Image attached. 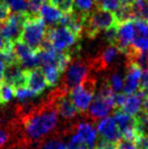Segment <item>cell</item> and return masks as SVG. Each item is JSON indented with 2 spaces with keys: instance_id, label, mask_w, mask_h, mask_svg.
I'll list each match as a JSON object with an SVG mask.
<instances>
[{
  "instance_id": "9c48e42d",
  "label": "cell",
  "mask_w": 148,
  "mask_h": 149,
  "mask_svg": "<svg viewBox=\"0 0 148 149\" xmlns=\"http://www.w3.org/2000/svg\"><path fill=\"white\" fill-rule=\"evenodd\" d=\"M28 16V13L12 12L7 20L0 24V35L6 43L14 44L19 41L24 24Z\"/></svg>"
},
{
  "instance_id": "e575fe53",
  "label": "cell",
  "mask_w": 148,
  "mask_h": 149,
  "mask_svg": "<svg viewBox=\"0 0 148 149\" xmlns=\"http://www.w3.org/2000/svg\"><path fill=\"white\" fill-rule=\"evenodd\" d=\"M127 98V94L124 92H118L115 95V109H122L125 104Z\"/></svg>"
},
{
  "instance_id": "ac0fdd59",
  "label": "cell",
  "mask_w": 148,
  "mask_h": 149,
  "mask_svg": "<svg viewBox=\"0 0 148 149\" xmlns=\"http://www.w3.org/2000/svg\"><path fill=\"white\" fill-rule=\"evenodd\" d=\"M3 81L10 84L13 88L26 86L24 69L20 66L19 63H15V64L7 65L6 66Z\"/></svg>"
},
{
  "instance_id": "30bf717a",
  "label": "cell",
  "mask_w": 148,
  "mask_h": 149,
  "mask_svg": "<svg viewBox=\"0 0 148 149\" xmlns=\"http://www.w3.org/2000/svg\"><path fill=\"white\" fill-rule=\"evenodd\" d=\"M120 54L122 53L119 51L116 45L108 44L94 58L90 59L92 69L97 71H107L114 68V64Z\"/></svg>"
},
{
  "instance_id": "8fae6325",
  "label": "cell",
  "mask_w": 148,
  "mask_h": 149,
  "mask_svg": "<svg viewBox=\"0 0 148 149\" xmlns=\"http://www.w3.org/2000/svg\"><path fill=\"white\" fill-rule=\"evenodd\" d=\"M13 52L18 63L24 69H33L41 67L38 52L28 47L22 41H17L13 45Z\"/></svg>"
},
{
  "instance_id": "d6986e66",
  "label": "cell",
  "mask_w": 148,
  "mask_h": 149,
  "mask_svg": "<svg viewBox=\"0 0 148 149\" xmlns=\"http://www.w3.org/2000/svg\"><path fill=\"white\" fill-rule=\"evenodd\" d=\"M63 13L64 12H62L59 8L52 5L49 1H45L41 5L39 15L45 22V24L49 26L48 28H51V26H55L59 24Z\"/></svg>"
},
{
  "instance_id": "d590c367",
  "label": "cell",
  "mask_w": 148,
  "mask_h": 149,
  "mask_svg": "<svg viewBox=\"0 0 148 149\" xmlns=\"http://www.w3.org/2000/svg\"><path fill=\"white\" fill-rule=\"evenodd\" d=\"M139 87H142L143 89L148 91V68L144 69V70L142 71V76H141Z\"/></svg>"
},
{
  "instance_id": "f35d334b",
  "label": "cell",
  "mask_w": 148,
  "mask_h": 149,
  "mask_svg": "<svg viewBox=\"0 0 148 149\" xmlns=\"http://www.w3.org/2000/svg\"><path fill=\"white\" fill-rule=\"evenodd\" d=\"M142 111H144L145 113L148 115V93L147 95L145 96L144 102H143V106H142Z\"/></svg>"
},
{
  "instance_id": "484cf974",
  "label": "cell",
  "mask_w": 148,
  "mask_h": 149,
  "mask_svg": "<svg viewBox=\"0 0 148 149\" xmlns=\"http://www.w3.org/2000/svg\"><path fill=\"white\" fill-rule=\"evenodd\" d=\"M94 6L95 8L115 12L120 7V2L119 0H94Z\"/></svg>"
},
{
  "instance_id": "1f68e13d",
  "label": "cell",
  "mask_w": 148,
  "mask_h": 149,
  "mask_svg": "<svg viewBox=\"0 0 148 149\" xmlns=\"http://www.w3.org/2000/svg\"><path fill=\"white\" fill-rule=\"evenodd\" d=\"M133 22H134L136 33H138L140 36L148 38V22L147 20L140 19V18H134Z\"/></svg>"
},
{
  "instance_id": "f546056e",
  "label": "cell",
  "mask_w": 148,
  "mask_h": 149,
  "mask_svg": "<svg viewBox=\"0 0 148 149\" xmlns=\"http://www.w3.org/2000/svg\"><path fill=\"white\" fill-rule=\"evenodd\" d=\"M38 149H67V147L59 139H45L39 143Z\"/></svg>"
},
{
  "instance_id": "5b68a950",
  "label": "cell",
  "mask_w": 148,
  "mask_h": 149,
  "mask_svg": "<svg viewBox=\"0 0 148 149\" xmlns=\"http://www.w3.org/2000/svg\"><path fill=\"white\" fill-rule=\"evenodd\" d=\"M46 24L40 15L28 16L24 24L19 41L32 48L35 51L41 49L46 35Z\"/></svg>"
},
{
  "instance_id": "7402d4cb",
  "label": "cell",
  "mask_w": 148,
  "mask_h": 149,
  "mask_svg": "<svg viewBox=\"0 0 148 149\" xmlns=\"http://www.w3.org/2000/svg\"><path fill=\"white\" fill-rule=\"evenodd\" d=\"M94 8V0H73V12L81 16H86Z\"/></svg>"
},
{
  "instance_id": "836d02e7",
  "label": "cell",
  "mask_w": 148,
  "mask_h": 149,
  "mask_svg": "<svg viewBox=\"0 0 148 149\" xmlns=\"http://www.w3.org/2000/svg\"><path fill=\"white\" fill-rule=\"evenodd\" d=\"M94 149H118V147H117V142L101 138L99 141L95 143Z\"/></svg>"
},
{
  "instance_id": "e0dca14e",
  "label": "cell",
  "mask_w": 148,
  "mask_h": 149,
  "mask_svg": "<svg viewBox=\"0 0 148 149\" xmlns=\"http://www.w3.org/2000/svg\"><path fill=\"white\" fill-rule=\"evenodd\" d=\"M97 132L101 136V138L111 140V141L117 142L122 138L116 122L111 117H106L99 121L97 127Z\"/></svg>"
},
{
  "instance_id": "2e32d148",
  "label": "cell",
  "mask_w": 148,
  "mask_h": 149,
  "mask_svg": "<svg viewBox=\"0 0 148 149\" xmlns=\"http://www.w3.org/2000/svg\"><path fill=\"white\" fill-rule=\"evenodd\" d=\"M147 90L143 89L142 87H138L133 93L127 94L126 102L121 110L124 111L128 115L135 116L142 110L143 102H144V98L147 95Z\"/></svg>"
},
{
  "instance_id": "7a4b0ae2",
  "label": "cell",
  "mask_w": 148,
  "mask_h": 149,
  "mask_svg": "<svg viewBox=\"0 0 148 149\" xmlns=\"http://www.w3.org/2000/svg\"><path fill=\"white\" fill-rule=\"evenodd\" d=\"M115 95L114 89L106 78L87 109L89 118L94 122L106 118L115 108Z\"/></svg>"
},
{
  "instance_id": "3957f363",
  "label": "cell",
  "mask_w": 148,
  "mask_h": 149,
  "mask_svg": "<svg viewBox=\"0 0 148 149\" xmlns=\"http://www.w3.org/2000/svg\"><path fill=\"white\" fill-rule=\"evenodd\" d=\"M118 24L114 12L94 8L86 15L83 24V33L87 39L93 40L99 33Z\"/></svg>"
},
{
  "instance_id": "603a6c76",
  "label": "cell",
  "mask_w": 148,
  "mask_h": 149,
  "mask_svg": "<svg viewBox=\"0 0 148 149\" xmlns=\"http://www.w3.org/2000/svg\"><path fill=\"white\" fill-rule=\"evenodd\" d=\"M135 18H140L148 22V0H135L131 5Z\"/></svg>"
},
{
  "instance_id": "cb8c5ba5",
  "label": "cell",
  "mask_w": 148,
  "mask_h": 149,
  "mask_svg": "<svg viewBox=\"0 0 148 149\" xmlns=\"http://www.w3.org/2000/svg\"><path fill=\"white\" fill-rule=\"evenodd\" d=\"M107 80L109 81L110 85H111L112 88L114 89V91L120 92L121 90L123 89V85H124V77L122 76V74H121L118 70L112 71L110 76L107 77Z\"/></svg>"
},
{
  "instance_id": "d4e9b609",
  "label": "cell",
  "mask_w": 148,
  "mask_h": 149,
  "mask_svg": "<svg viewBox=\"0 0 148 149\" xmlns=\"http://www.w3.org/2000/svg\"><path fill=\"white\" fill-rule=\"evenodd\" d=\"M13 87L8 83L0 82V104H6L13 97Z\"/></svg>"
},
{
  "instance_id": "f1b7e54d",
  "label": "cell",
  "mask_w": 148,
  "mask_h": 149,
  "mask_svg": "<svg viewBox=\"0 0 148 149\" xmlns=\"http://www.w3.org/2000/svg\"><path fill=\"white\" fill-rule=\"evenodd\" d=\"M131 47L137 53H146L148 52V38L143 36L135 37Z\"/></svg>"
},
{
  "instance_id": "8992f818",
  "label": "cell",
  "mask_w": 148,
  "mask_h": 149,
  "mask_svg": "<svg viewBox=\"0 0 148 149\" xmlns=\"http://www.w3.org/2000/svg\"><path fill=\"white\" fill-rule=\"evenodd\" d=\"M97 80L94 76L89 75L85 80L76 85L69 91L70 97L80 114H84L88 109L94 92L97 90Z\"/></svg>"
},
{
  "instance_id": "4dcf8cb0",
  "label": "cell",
  "mask_w": 148,
  "mask_h": 149,
  "mask_svg": "<svg viewBox=\"0 0 148 149\" xmlns=\"http://www.w3.org/2000/svg\"><path fill=\"white\" fill-rule=\"evenodd\" d=\"M52 5L59 8L64 13H70L73 11V0H48Z\"/></svg>"
},
{
  "instance_id": "6da1fadb",
  "label": "cell",
  "mask_w": 148,
  "mask_h": 149,
  "mask_svg": "<svg viewBox=\"0 0 148 149\" xmlns=\"http://www.w3.org/2000/svg\"><path fill=\"white\" fill-rule=\"evenodd\" d=\"M17 121L11 122V132L22 133L20 148L33 142H41L55 130L58 124V113L48 100L38 106H19L16 110Z\"/></svg>"
},
{
  "instance_id": "44dd1931",
  "label": "cell",
  "mask_w": 148,
  "mask_h": 149,
  "mask_svg": "<svg viewBox=\"0 0 148 149\" xmlns=\"http://www.w3.org/2000/svg\"><path fill=\"white\" fill-rule=\"evenodd\" d=\"M41 68L44 72V76H45L47 85L54 86V85L57 84L58 80L60 78V75H61V72L59 71L58 67L56 65H45V66H42Z\"/></svg>"
},
{
  "instance_id": "7c38bea8",
  "label": "cell",
  "mask_w": 148,
  "mask_h": 149,
  "mask_svg": "<svg viewBox=\"0 0 148 149\" xmlns=\"http://www.w3.org/2000/svg\"><path fill=\"white\" fill-rule=\"evenodd\" d=\"M126 72L124 77V85L123 92L126 94L133 93L140 85L141 76H142V68L134 61L126 60Z\"/></svg>"
},
{
  "instance_id": "ffe728a7",
  "label": "cell",
  "mask_w": 148,
  "mask_h": 149,
  "mask_svg": "<svg viewBox=\"0 0 148 149\" xmlns=\"http://www.w3.org/2000/svg\"><path fill=\"white\" fill-rule=\"evenodd\" d=\"M113 119L116 122L117 126H118L119 130L121 132V135H122L123 132L136 127V119H135V117L128 115L121 109H115L114 114H113Z\"/></svg>"
},
{
  "instance_id": "277c9868",
  "label": "cell",
  "mask_w": 148,
  "mask_h": 149,
  "mask_svg": "<svg viewBox=\"0 0 148 149\" xmlns=\"http://www.w3.org/2000/svg\"><path fill=\"white\" fill-rule=\"evenodd\" d=\"M93 70L90 59H84L81 57H73L71 62L64 71L60 86L67 91H70L73 87L81 83L90 75V71Z\"/></svg>"
},
{
  "instance_id": "4fadbf2b",
  "label": "cell",
  "mask_w": 148,
  "mask_h": 149,
  "mask_svg": "<svg viewBox=\"0 0 148 149\" xmlns=\"http://www.w3.org/2000/svg\"><path fill=\"white\" fill-rule=\"evenodd\" d=\"M136 37L133 20H128L123 24H118V36H117L116 46L122 54H125L128 47L133 43Z\"/></svg>"
},
{
  "instance_id": "ba28073f",
  "label": "cell",
  "mask_w": 148,
  "mask_h": 149,
  "mask_svg": "<svg viewBox=\"0 0 148 149\" xmlns=\"http://www.w3.org/2000/svg\"><path fill=\"white\" fill-rule=\"evenodd\" d=\"M47 100L53 104L58 115L65 121H72L78 114V111L70 97L69 91L62 88L61 86L50 92Z\"/></svg>"
},
{
  "instance_id": "74e56055",
  "label": "cell",
  "mask_w": 148,
  "mask_h": 149,
  "mask_svg": "<svg viewBox=\"0 0 148 149\" xmlns=\"http://www.w3.org/2000/svg\"><path fill=\"white\" fill-rule=\"evenodd\" d=\"M135 0H119L120 6H131L134 3Z\"/></svg>"
},
{
  "instance_id": "83f0119b",
  "label": "cell",
  "mask_w": 148,
  "mask_h": 149,
  "mask_svg": "<svg viewBox=\"0 0 148 149\" xmlns=\"http://www.w3.org/2000/svg\"><path fill=\"white\" fill-rule=\"evenodd\" d=\"M4 1L7 3L11 11L28 13V0H4Z\"/></svg>"
},
{
  "instance_id": "9a60e30c",
  "label": "cell",
  "mask_w": 148,
  "mask_h": 149,
  "mask_svg": "<svg viewBox=\"0 0 148 149\" xmlns=\"http://www.w3.org/2000/svg\"><path fill=\"white\" fill-rule=\"evenodd\" d=\"M71 130L79 136L83 143L86 145L87 149H94L97 132L90 123L80 122V123L74 124L71 127Z\"/></svg>"
},
{
  "instance_id": "4316f807",
  "label": "cell",
  "mask_w": 148,
  "mask_h": 149,
  "mask_svg": "<svg viewBox=\"0 0 148 149\" xmlns=\"http://www.w3.org/2000/svg\"><path fill=\"white\" fill-rule=\"evenodd\" d=\"M13 90H14L13 92L14 97L17 98L19 102H28V100L36 97L34 92L31 89H28L26 86L16 87V88H13Z\"/></svg>"
},
{
  "instance_id": "d6a6232c",
  "label": "cell",
  "mask_w": 148,
  "mask_h": 149,
  "mask_svg": "<svg viewBox=\"0 0 148 149\" xmlns=\"http://www.w3.org/2000/svg\"><path fill=\"white\" fill-rule=\"evenodd\" d=\"M11 14V9L4 0H0V22L3 24Z\"/></svg>"
},
{
  "instance_id": "52a82bcc",
  "label": "cell",
  "mask_w": 148,
  "mask_h": 149,
  "mask_svg": "<svg viewBox=\"0 0 148 149\" xmlns=\"http://www.w3.org/2000/svg\"><path fill=\"white\" fill-rule=\"evenodd\" d=\"M44 41L50 44L56 51L63 52L72 51L71 48L76 45L79 39L66 26H55L47 28Z\"/></svg>"
},
{
  "instance_id": "8d00e7d4",
  "label": "cell",
  "mask_w": 148,
  "mask_h": 149,
  "mask_svg": "<svg viewBox=\"0 0 148 149\" xmlns=\"http://www.w3.org/2000/svg\"><path fill=\"white\" fill-rule=\"evenodd\" d=\"M5 68H6V64H5V62H4L2 53L0 52V82H2V81H3Z\"/></svg>"
},
{
  "instance_id": "5bb4252c",
  "label": "cell",
  "mask_w": 148,
  "mask_h": 149,
  "mask_svg": "<svg viewBox=\"0 0 148 149\" xmlns=\"http://www.w3.org/2000/svg\"><path fill=\"white\" fill-rule=\"evenodd\" d=\"M26 75V86L35 93V95H40L47 87L44 72L41 67L33 69H24Z\"/></svg>"
}]
</instances>
